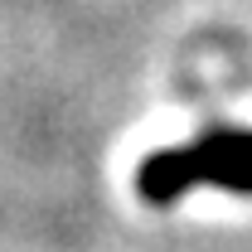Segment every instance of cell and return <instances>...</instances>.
I'll use <instances>...</instances> for the list:
<instances>
[{
    "mask_svg": "<svg viewBox=\"0 0 252 252\" xmlns=\"http://www.w3.org/2000/svg\"><path fill=\"white\" fill-rule=\"evenodd\" d=\"M136 199L141 204H151V209H170V204H180L189 189H194V175H189V156L185 146H160L151 156L136 165Z\"/></svg>",
    "mask_w": 252,
    "mask_h": 252,
    "instance_id": "7a4b0ae2",
    "label": "cell"
},
{
    "mask_svg": "<svg viewBox=\"0 0 252 252\" xmlns=\"http://www.w3.org/2000/svg\"><path fill=\"white\" fill-rule=\"evenodd\" d=\"M194 185H214L223 194H252V131L243 126H214L185 141Z\"/></svg>",
    "mask_w": 252,
    "mask_h": 252,
    "instance_id": "6da1fadb",
    "label": "cell"
}]
</instances>
